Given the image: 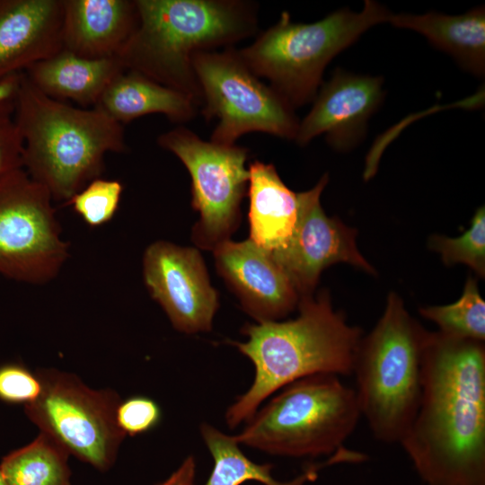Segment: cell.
I'll return each instance as SVG.
<instances>
[{
	"mask_svg": "<svg viewBox=\"0 0 485 485\" xmlns=\"http://www.w3.org/2000/svg\"><path fill=\"white\" fill-rule=\"evenodd\" d=\"M249 239L272 253L289 241L298 216V193L281 180L272 163L249 165Z\"/></svg>",
	"mask_w": 485,
	"mask_h": 485,
	"instance_id": "obj_18",
	"label": "cell"
},
{
	"mask_svg": "<svg viewBox=\"0 0 485 485\" xmlns=\"http://www.w3.org/2000/svg\"><path fill=\"white\" fill-rule=\"evenodd\" d=\"M63 49L86 58L119 55L137 22L135 1L62 0Z\"/></svg>",
	"mask_w": 485,
	"mask_h": 485,
	"instance_id": "obj_17",
	"label": "cell"
},
{
	"mask_svg": "<svg viewBox=\"0 0 485 485\" xmlns=\"http://www.w3.org/2000/svg\"><path fill=\"white\" fill-rule=\"evenodd\" d=\"M428 332L391 292L383 315L359 341L352 368L356 396L361 417L383 443L400 444L417 413Z\"/></svg>",
	"mask_w": 485,
	"mask_h": 485,
	"instance_id": "obj_5",
	"label": "cell"
},
{
	"mask_svg": "<svg viewBox=\"0 0 485 485\" xmlns=\"http://www.w3.org/2000/svg\"><path fill=\"white\" fill-rule=\"evenodd\" d=\"M94 107L120 124L155 113L172 122L183 123L193 119L198 111L188 95L131 70L119 74Z\"/></svg>",
	"mask_w": 485,
	"mask_h": 485,
	"instance_id": "obj_21",
	"label": "cell"
},
{
	"mask_svg": "<svg viewBox=\"0 0 485 485\" xmlns=\"http://www.w3.org/2000/svg\"><path fill=\"white\" fill-rule=\"evenodd\" d=\"M48 190L22 169L0 178V275L41 285L54 279L69 244Z\"/></svg>",
	"mask_w": 485,
	"mask_h": 485,
	"instance_id": "obj_11",
	"label": "cell"
},
{
	"mask_svg": "<svg viewBox=\"0 0 485 485\" xmlns=\"http://www.w3.org/2000/svg\"><path fill=\"white\" fill-rule=\"evenodd\" d=\"M68 455L41 432L29 445L5 455L0 470L9 485H70Z\"/></svg>",
	"mask_w": 485,
	"mask_h": 485,
	"instance_id": "obj_23",
	"label": "cell"
},
{
	"mask_svg": "<svg viewBox=\"0 0 485 485\" xmlns=\"http://www.w3.org/2000/svg\"><path fill=\"white\" fill-rule=\"evenodd\" d=\"M125 68L117 57L86 58L62 49L25 70V76L40 92L81 105L99 101L109 84Z\"/></svg>",
	"mask_w": 485,
	"mask_h": 485,
	"instance_id": "obj_19",
	"label": "cell"
},
{
	"mask_svg": "<svg viewBox=\"0 0 485 485\" xmlns=\"http://www.w3.org/2000/svg\"><path fill=\"white\" fill-rule=\"evenodd\" d=\"M388 22L415 31L436 48L449 54L471 74L485 75V10L473 8L463 14L447 15L436 12L424 14L391 13Z\"/></svg>",
	"mask_w": 485,
	"mask_h": 485,
	"instance_id": "obj_20",
	"label": "cell"
},
{
	"mask_svg": "<svg viewBox=\"0 0 485 485\" xmlns=\"http://www.w3.org/2000/svg\"><path fill=\"white\" fill-rule=\"evenodd\" d=\"M431 250L440 253L445 265L463 263L478 276H485V207H480L471 221V226L462 235L449 238L432 235L428 240Z\"/></svg>",
	"mask_w": 485,
	"mask_h": 485,
	"instance_id": "obj_25",
	"label": "cell"
},
{
	"mask_svg": "<svg viewBox=\"0 0 485 485\" xmlns=\"http://www.w3.org/2000/svg\"><path fill=\"white\" fill-rule=\"evenodd\" d=\"M158 145L172 153L191 179V207L199 214L191 239L212 251L230 240L241 222V203L247 194L249 149L206 141L184 127L161 134Z\"/></svg>",
	"mask_w": 485,
	"mask_h": 485,
	"instance_id": "obj_9",
	"label": "cell"
},
{
	"mask_svg": "<svg viewBox=\"0 0 485 485\" xmlns=\"http://www.w3.org/2000/svg\"><path fill=\"white\" fill-rule=\"evenodd\" d=\"M201 93V114L217 119L210 140L234 145L247 133L295 140L299 119L269 84L247 66L234 46L198 52L192 59Z\"/></svg>",
	"mask_w": 485,
	"mask_h": 485,
	"instance_id": "obj_8",
	"label": "cell"
},
{
	"mask_svg": "<svg viewBox=\"0 0 485 485\" xmlns=\"http://www.w3.org/2000/svg\"><path fill=\"white\" fill-rule=\"evenodd\" d=\"M162 411L149 397L136 395L120 401L115 410V420L126 436H137L154 429L161 421Z\"/></svg>",
	"mask_w": 485,
	"mask_h": 485,
	"instance_id": "obj_27",
	"label": "cell"
},
{
	"mask_svg": "<svg viewBox=\"0 0 485 485\" xmlns=\"http://www.w3.org/2000/svg\"><path fill=\"white\" fill-rule=\"evenodd\" d=\"M297 308L295 319L246 323L241 331L247 340H229L254 366L252 384L226 410L229 428L249 421L263 401L299 379L352 375L362 330L333 309L325 290L301 297Z\"/></svg>",
	"mask_w": 485,
	"mask_h": 485,
	"instance_id": "obj_2",
	"label": "cell"
},
{
	"mask_svg": "<svg viewBox=\"0 0 485 485\" xmlns=\"http://www.w3.org/2000/svg\"><path fill=\"white\" fill-rule=\"evenodd\" d=\"M391 13L366 0L360 13L335 11L312 23L294 22L287 12L239 52L260 78L294 109L313 102L331 60Z\"/></svg>",
	"mask_w": 485,
	"mask_h": 485,
	"instance_id": "obj_6",
	"label": "cell"
},
{
	"mask_svg": "<svg viewBox=\"0 0 485 485\" xmlns=\"http://www.w3.org/2000/svg\"><path fill=\"white\" fill-rule=\"evenodd\" d=\"M37 373L41 393L25 406L26 415L69 454L100 471L108 470L125 437L115 420L119 395L93 390L75 375L55 369Z\"/></svg>",
	"mask_w": 485,
	"mask_h": 485,
	"instance_id": "obj_10",
	"label": "cell"
},
{
	"mask_svg": "<svg viewBox=\"0 0 485 485\" xmlns=\"http://www.w3.org/2000/svg\"><path fill=\"white\" fill-rule=\"evenodd\" d=\"M400 445L425 485H485L484 342L428 332L419 408Z\"/></svg>",
	"mask_w": 485,
	"mask_h": 485,
	"instance_id": "obj_1",
	"label": "cell"
},
{
	"mask_svg": "<svg viewBox=\"0 0 485 485\" xmlns=\"http://www.w3.org/2000/svg\"><path fill=\"white\" fill-rule=\"evenodd\" d=\"M383 84L381 76L336 68L322 84L312 109L300 120L294 141L305 146L325 135L328 144L336 150L355 147L366 136L368 119L384 99Z\"/></svg>",
	"mask_w": 485,
	"mask_h": 485,
	"instance_id": "obj_14",
	"label": "cell"
},
{
	"mask_svg": "<svg viewBox=\"0 0 485 485\" xmlns=\"http://www.w3.org/2000/svg\"><path fill=\"white\" fill-rule=\"evenodd\" d=\"M62 0H0V81L63 49Z\"/></svg>",
	"mask_w": 485,
	"mask_h": 485,
	"instance_id": "obj_16",
	"label": "cell"
},
{
	"mask_svg": "<svg viewBox=\"0 0 485 485\" xmlns=\"http://www.w3.org/2000/svg\"><path fill=\"white\" fill-rule=\"evenodd\" d=\"M41 390L38 373L18 363L0 366V400L4 402L26 406L40 397Z\"/></svg>",
	"mask_w": 485,
	"mask_h": 485,
	"instance_id": "obj_28",
	"label": "cell"
},
{
	"mask_svg": "<svg viewBox=\"0 0 485 485\" xmlns=\"http://www.w3.org/2000/svg\"><path fill=\"white\" fill-rule=\"evenodd\" d=\"M122 184L116 180L96 178L77 192L66 204L91 227L110 221L119 209Z\"/></svg>",
	"mask_w": 485,
	"mask_h": 485,
	"instance_id": "obj_26",
	"label": "cell"
},
{
	"mask_svg": "<svg viewBox=\"0 0 485 485\" xmlns=\"http://www.w3.org/2000/svg\"><path fill=\"white\" fill-rule=\"evenodd\" d=\"M422 317L433 322L439 332L459 339L484 342L485 302L476 278L469 276L461 297L454 303L419 308Z\"/></svg>",
	"mask_w": 485,
	"mask_h": 485,
	"instance_id": "obj_24",
	"label": "cell"
},
{
	"mask_svg": "<svg viewBox=\"0 0 485 485\" xmlns=\"http://www.w3.org/2000/svg\"><path fill=\"white\" fill-rule=\"evenodd\" d=\"M137 26L117 56L137 72L201 106L195 54L231 47L258 31L257 4L242 0H135Z\"/></svg>",
	"mask_w": 485,
	"mask_h": 485,
	"instance_id": "obj_3",
	"label": "cell"
},
{
	"mask_svg": "<svg viewBox=\"0 0 485 485\" xmlns=\"http://www.w3.org/2000/svg\"><path fill=\"white\" fill-rule=\"evenodd\" d=\"M360 418L355 389L340 375L317 374L279 390L234 436L272 455L331 456L344 447Z\"/></svg>",
	"mask_w": 485,
	"mask_h": 485,
	"instance_id": "obj_7",
	"label": "cell"
},
{
	"mask_svg": "<svg viewBox=\"0 0 485 485\" xmlns=\"http://www.w3.org/2000/svg\"><path fill=\"white\" fill-rule=\"evenodd\" d=\"M13 117L23 141L22 169L66 204L104 169L107 153L127 149L120 123L97 107L51 98L22 73Z\"/></svg>",
	"mask_w": 485,
	"mask_h": 485,
	"instance_id": "obj_4",
	"label": "cell"
},
{
	"mask_svg": "<svg viewBox=\"0 0 485 485\" xmlns=\"http://www.w3.org/2000/svg\"><path fill=\"white\" fill-rule=\"evenodd\" d=\"M327 173L309 190L298 192V216L287 243L272 252L300 298L313 295L320 275L335 263H348L366 273L375 268L363 257L356 244V229L337 217H329L320 197L328 183Z\"/></svg>",
	"mask_w": 485,
	"mask_h": 485,
	"instance_id": "obj_12",
	"label": "cell"
},
{
	"mask_svg": "<svg viewBox=\"0 0 485 485\" xmlns=\"http://www.w3.org/2000/svg\"><path fill=\"white\" fill-rule=\"evenodd\" d=\"M13 110L14 98L0 93V178L22 168L23 141Z\"/></svg>",
	"mask_w": 485,
	"mask_h": 485,
	"instance_id": "obj_29",
	"label": "cell"
},
{
	"mask_svg": "<svg viewBox=\"0 0 485 485\" xmlns=\"http://www.w3.org/2000/svg\"><path fill=\"white\" fill-rule=\"evenodd\" d=\"M196 462L192 455L187 457L181 464L165 481L158 485H195Z\"/></svg>",
	"mask_w": 485,
	"mask_h": 485,
	"instance_id": "obj_30",
	"label": "cell"
},
{
	"mask_svg": "<svg viewBox=\"0 0 485 485\" xmlns=\"http://www.w3.org/2000/svg\"><path fill=\"white\" fill-rule=\"evenodd\" d=\"M0 485H9L0 470Z\"/></svg>",
	"mask_w": 485,
	"mask_h": 485,
	"instance_id": "obj_31",
	"label": "cell"
},
{
	"mask_svg": "<svg viewBox=\"0 0 485 485\" xmlns=\"http://www.w3.org/2000/svg\"><path fill=\"white\" fill-rule=\"evenodd\" d=\"M143 277L175 330L186 334L211 331L218 293L198 249L167 241L152 242L143 255Z\"/></svg>",
	"mask_w": 485,
	"mask_h": 485,
	"instance_id": "obj_13",
	"label": "cell"
},
{
	"mask_svg": "<svg viewBox=\"0 0 485 485\" xmlns=\"http://www.w3.org/2000/svg\"><path fill=\"white\" fill-rule=\"evenodd\" d=\"M200 434L213 459V468L205 485H242L246 481L263 485H305L316 480L320 469L329 466L326 461L312 464L295 479L280 481L273 477L271 464H260L247 457L234 436L207 423L201 424Z\"/></svg>",
	"mask_w": 485,
	"mask_h": 485,
	"instance_id": "obj_22",
	"label": "cell"
},
{
	"mask_svg": "<svg viewBox=\"0 0 485 485\" xmlns=\"http://www.w3.org/2000/svg\"><path fill=\"white\" fill-rule=\"evenodd\" d=\"M213 253L217 273L257 323L279 321L298 306L300 296L272 254L249 238L227 240Z\"/></svg>",
	"mask_w": 485,
	"mask_h": 485,
	"instance_id": "obj_15",
	"label": "cell"
}]
</instances>
